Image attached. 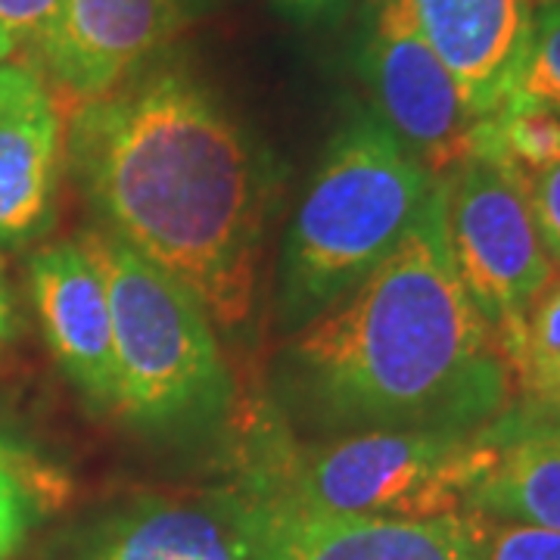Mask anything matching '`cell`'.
<instances>
[{
  "label": "cell",
  "instance_id": "1",
  "mask_svg": "<svg viewBox=\"0 0 560 560\" xmlns=\"http://www.w3.org/2000/svg\"><path fill=\"white\" fill-rule=\"evenodd\" d=\"M66 165L97 228L178 280L215 330L246 327L271 178L246 128L187 62L162 54L81 103Z\"/></svg>",
  "mask_w": 560,
  "mask_h": 560
},
{
  "label": "cell",
  "instance_id": "2",
  "mask_svg": "<svg viewBox=\"0 0 560 560\" xmlns=\"http://www.w3.org/2000/svg\"><path fill=\"white\" fill-rule=\"evenodd\" d=\"M278 399L320 436L480 430L511 408L508 361L448 249L442 180L393 256L290 334Z\"/></svg>",
  "mask_w": 560,
  "mask_h": 560
},
{
  "label": "cell",
  "instance_id": "3",
  "mask_svg": "<svg viewBox=\"0 0 560 560\" xmlns=\"http://www.w3.org/2000/svg\"><path fill=\"white\" fill-rule=\"evenodd\" d=\"M436 184L371 106H352L327 140L283 241L280 327L296 334L381 268Z\"/></svg>",
  "mask_w": 560,
  "mask_h": 560
},
{
  "label": "cell",
  "instance_id": "4",
  "mask_svg": "<svg viewBox=\"0 0 560 560\" xmlns=\"http://www.w3.org/2000/svg\"><path fill=\"white\" fill-rule=\"evenodd\" d=\"M492 458V430H359L296 442L283 423L256 427L237 480L259 489L290 521H427L464 514Z\"/></svg>",
  "mask_w": 560,
  "mask_h": 560
},
{
  "label": "cell",
  "instance_id": "5",
  "mask_svg": "<svg viewBox=\"0 0 560 560\" xmlns=\"http://www.w3.org/2000/svg\"><path fill=\"white\" fill-rule=\"evenodd\" d=\"M79 237L109 293L113 415L160 442L212 436L231 415L234 381L206 308L109 231L88 228Z\"/></svg>",
  "mask_w": 560,
  "mask_h": 560
},
{
  "label": "cell",
  "instance_id": "6",
  "mask_svg": "<svg viewBox=\"0 0 560 560\" xmlns=\"http://www.w3.org/2000/svg\"><path fill=\"white\" fill-rule=\"evenodd\" d=\"M442 197L460 283L508 361L533 302L558 275L541 243L529 178L508 162L467 156L442 178Z\"/></svg>",
  "mask_w": 560,
  "mask_h": 560
},
{
  "label": "cell",
  "instance_id": "7",
  "mask_svg": "<svg viewBox=\"0 0 560 560\" xmlns=\"http://www.w3.org/2000/svg\"><path fill=\"white\" fill-rule=\"evenodd\" d=\"M293 521L243 480L121 501L79 526L66 560H290Z\"/></svg>",
  "mask_w": 560,
  "mask_h": 560
},
{
  "label": "cell",
  "instance_id": "8",
  "mask_svg": "<svg viewBox=\"0 0 560 560\" xmlns=\"http://www.w3.org/2000/svg\"><path fill=\"white\" fill-rule=\"evenodd\" d=\"M359 75L371 109L433 178L467 160L477 116L423 35L411 0L361 3Z\"/></svg>",
  "mask_w": 560,
  "mask_h": 560
},
{
  "label": "cell",
  "instance_id": "9",
  "mask_svg": "<svg viewBox=\"0 0 560 560\" xmlns=\"http://www.w3.org/2000/svg\"><path fill=\"white\" fill-rule=\"evenodd\" d=\"M190 16L187 0H62L35 50L66 94L97 101L160 60Z\"/></svg>",
  "mask_w": 560,
  "mask_h": 560
},
{
  "label": "cell",
  "instance_id": "10",
  "mask_svg": "<svg viewBox=\"0 0 560 560\" xmlns=\"http://www.w3.org/2000/svg\"><path fill=\"white\" fill-rule=\"evenodd\" d=\"M28 287L47 349L94 411L116 405L113 315L101 268L75 241L47 243L28 259Z\"/></svg>",
  "mask_w": 560,
  "mask_h": 560
},
{
  "label": "cell",
  "instance_id": "11",
  "mask_svg": "<svg viewBox=\"0 0 560 560\" xmlns=\"http://www.w3.org/2000/svg\"><path fill=\"white\" fill-rule=\"evenodd\" d=\"M66 128L38 72L0 101V246L40 241L57 221Z\"/></svg>",
  "mask_w": 560,
  "mask_h": 560
},
{
  "label": "cell",
  "instance_id": "12",
  "mask_svg": "<svg viewBox=\"0 0 560 560\" xmlns=\"http://www.w3.org/2000/svg\"><path fill=\"white\" fill-rule=\"evenodd\" d=\"M420 28L482 119L511 97L533 35L536 0H411Z\"/></svg>",
  "mask_w": 560,
  "mask_h": 560
},
{
  "label": "cell",
  "instance_id": "13",
  "mask_svg": "<svg viewBox=\"0 0 560 560\" xmlns=\"http://www.w3.org/2000/svg\"><path fill=\"white\" fill-rule=\"evenodd\" d=\"M489 430L492 458L464 511L560 533V420L526 418L508 408Z\"/></svg>",
  "mask_w": 560,
  "mask_h": 560
},
{
  "label": "cell",
  "instance_id": "14",
  "mask_svg": "<svg viewBox=\"0 0 560 560\" xmlns=\"http://www.w3.org/2000/svg\"><path fill=\"white\" fill-rule=\"evenodd\" d=\"M290 560H477L470 514L293 521Z\"/></svg>",
  "mask_w": 560,
  "mask_h": 560
},
{
  "label": "cell",
  "instance_id": "15",
  "mask_svg": "<svg viewBox=\"0 0 560 560\" xmlns=\"http://www.w3.org/2000/svg\"><path fill=\"white\" fill-rule=\"evenodd\" d=\"M508 368L514 386L511 408L526 418L560 420V278L533 302Z\"/></svg>",
  "mask_w": 560,
  "mask_h": 560
},
{
  "label": "cell",
  "instance_id": "16",
  "mask_svg": "<svg viewBox=\"0 0 560 560\" xmlns=\"http://www.w3.org/2000/svg\"><path fill=\"white\" fill-rule=\"evenodd\" d=\"M511 97L545 103L560 113V0H536L533 35Z\"/></svg>",
  "mask_w": 560,
  "mask_h": 560
},
{
  "label": "cell",
  "instance_id": "17",
  "mask_svg": "<svg viewBox=\"0 0 560 560\" xmlns=\"http://www.w3.org/2000/svg\"><path fill=\"white\" fill-rule=\"evenodd\" d=\"M477 560H560V533L470 514Z\"/></svg>",
  "mask_w": 560,
  "mask_h": 560
},
{
  "label": "cell",
  "instance_id": "18",
  "mask_svg": "<svg viewBox=\"0 0 560 560\" xmlns=\"http://www.w3.org/2000/svg\"><path fill=\"white\" fill-rule=\"evenodd\" d=\"M40 501L20 474L0 460V560H13L38 523Z\"/></svg>",
  "mask_w": 560,
  "mask_h": 560
},
{
  "label": "cell",
  "instance_id": "19",
  "mask_svg": "<svg viewBox=\"0 0 560 560\" xmlns=\"http://www.w3.org/2000/svg\"><path fill=\"white\" fill-rule=\"evenodd\" d=\"M62 0H0V28L16 44H38Z\"/></svg>",
  "mask_w": 560,
  "mask_h": 560
},
{
  "label": "cell",
  "instance_id": "20",
  "mask_svg": "<svg viewBox=\"0 0 560 560\" xmlns=\"http://www.w3.org/2000/svg\"><path fill=\"white\" fill-rule=\"evenodd\" d=\"M529 194H533V209L548 259L555 261V268H560V162L551 172L529 180Z\"/></svg>",
  "mask_w": 560,
  "mask_h": 560
},
{
  "label": "cell",
  "instance_id": "21",
  "mask_svg": "<svg viewBox=\"0 0 560 560\" xmlns=\"http://www.w3.org/2000/svg\"><path fill=\"white\" fill-rule=\"evenodd\" d=\"M355 0H271L280 20L302 32H327L346 22Z\"/></svg>",
  "mask_w": 560,
  "mask_h": 560
},
{
  "label": "cell",
  "instance_id": "22",
  "mask_svg": "<svg viewBox=\"0 0 560 560\" xmlns=\"http://www.w3.org/2000/svg\"><path fill=\"white\" fill-rule=\"evenodd\" d=\"M0 460L10 464L22 480L28 482V489L35 492V499H38L40 504L50 499V495H57V477H54L50 470H40L38 464L28 458V455H22L16 445L0 440Z\"/></svg>",
  "mask_w": 560,
  "mask_h": 560
},
{
  "label": "cell",
  "instance_id": "23",
  "mask_svg": "<svg viewBox=\"0 0 560 560\" xmlns=\"http://www.w3.org/2000/svg\"><path fill=\"white\" fill-rule=\"evenodd\" d=\"M13 302H10V290H7V283L0 278V340H7L10 334H13Z\"/></svg>",
  "mask_w": 560,
  "mask_h": 560
},
{
  "label": "cell",
  "instance_id": "24",
  "mask_svg": "<svg viewBox=\"0 0 560 560\" xmlns=\"http://www.w3.org/2000/svg\"><path fill=\"white\" fill-rule=\"evenodd\" d=\"M22 69H25V66H10V62H0V101H3V97L10 94V88L20 81Z\"/></svg>",
  "mask_w": 560,
  "mask_h": 560
},
{
  "label": "cell",
  "instance_id": "25",
  "mask_svg": "<svg viewBox=\"0 0 560 560\" xmlns=\"http://www.w3.org/2000/svg\"><path fill=\"white\" fill-rule=\"evenodd\" d=\"M16 47H20V44L10 38V32H3V28H0V62L10 60V57L16 54Z\"/></svg>",
  "mask_w": 560,
  "mask_h": 560
},
{
  "label": "cell",
  "instance_id": "26",
  "mask_svg": "<svg viewBox=\"0 0 560 560\" xmlns=\"http://www.w3.org/2000/svg\"><path fill=\"white\" fill-rule=\"evenodd\" d=\"M187 3H190V10H194V16L200 13L202 7H206V0H187Z\"/></svg>",
  "mask_w": 560,
  "mask_h": 560
}]
</instances>
